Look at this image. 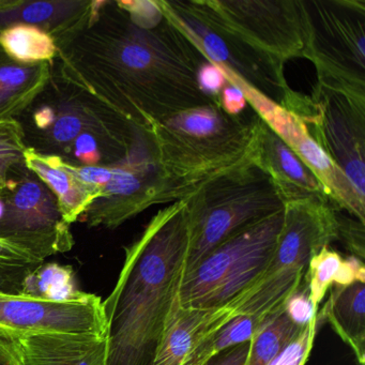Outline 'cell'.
Masks as SVG:
<instances>
[{
    "label": "cell",
    "mask_w": 365,
    "mask_h": 365,
    "mask_svg": "<svg viewBox=\"0 0 365 365\" xmlns=\"http://www.w3.org/2000/svg\"><path fill=\"white\" fill-rule=\"evenodd\" d=\"M57 48L59 76L138 129L219 102L198 85L202 53L168 19L140 26L118 1H93L86 25Z\"/></svg>",
    "instance_id": "cell-1"
},
{
    "label": "cell",
    "mask_w": 365,
    "mask_h": 365,
    "mask_svg": "<svg viewBox=\"0 0 365 365\" xmlns=\"http://www.w3.org/2000/svg\"><path fill=\"white\" fill-rule=\"evenodd\" d=\"M187 198L172 202L125 249V262L103 301L104 365H153L185 273Z\"/></svg>",
    "instance_id": "cell-2"
},
{
    "label": "cell",
    "mask_w": 365,
    "mask_h": 365,
    "mask_svg": "<svg viewBox=\"0 0 365 365\" xmlns=\"http://www.w3.org/2000/svg\"><path fill=\"white\" fill-rule=\"evenodd\" d=\"M262 120L219 102L164 119L150 132L164 174L191 195L200 183L259 160Z\"/></svg>",
    "instance_id": "cell-3"
},
{
    "label": "cell",
    "mask_w": 365,
    "mask_h": 365,
    "mask_svg": "<svg viewBox=\"0 0 365 365\" xmlns=\"http://www.w3.org/2000/svg\"><path fill=\"white\" fill-rule=\"evenodd\" d=\"M284 208L285 202L259 160L200 183L187 197L185 272L230 237Z\"/></svg>",
    "instance_id": "cell-4"
},
{
    "label": "cell",
    "mask_w": 365,
    "mask_h": 365,
    "mask_svg": "<svg viewBox=\"0 0 365 365\" xmlns=\"http://www.w3.org/2000/svg\"><path fill=\"white\" fill-rule=\"evenodd\" d=\"M337 227L336 210L330 200L312 197L286 202L270 264L237 307V314L266 322L284 309L287 299L303 283L312 257L339 240Z\"/></svg>",
    "instance_id": "cell-5"
},
{
    "label": "cell",
    "mask_w": 365,
    "mask_h": 365,
    "mask_svg": "<svg viewBox=\"0 0 365 365\" xmlns=\"http://www.w3.org/2000/svg\"><path fill=\"white\" fill-rule=\"evenodd\" d=\"M283 219L284 210L245 228L209 252L183 275L179 305L183 309L230 305L236 309L266 273Z\"/></svg>",
    "instance_id": "cell-6"
},
{
    "label": "cell",
    "mask_w": 365,
    "mask_h": 365,
    "mask_svg": "<svg viewBox=\"0 0 365 365\" xmlns=\"http://www.w3.org/2000/svg\"><path fill=\"white\" fill-rule=\"evenodd\" d=\"M303 57L317 85L365 99L364 0H299Z\"/></svg>",
    "instance_id": "cell-7"
},
{
    "label": "cell",
    "mask_w": 365,
    "mask_h": 365,
    "mask_svg": "<svg viewBox=\"0 0 365 365\" xmlns=\"http://www.w3.org/2000/svg\"><path fill=\"white\" fill-rule=\"evenodd\" d=\"M164 16L176 26L209 63L219 66L230 84L245 85L294 114L307 97L289 88L284 65L252 48L200 14L192 0H157Z\"/></svg>",
    "instance_id": "cell-8"
},
{
    "label": "cell",
    "mask_w": 365,
    "mask_h": 365,
    "mask_svg": "<svg viewBox=\"0 0 365 365\" xmlns=\"http://www.w3.org/2000/svg\"><path fill=\"white\" fill-rule=\"evenodd\" d=\"M110 168L112 177L81 217L88 227L115 230L149 207L190 196L164 174L150 132L140 131L127 155Z\"/></svg>",
    "instance_id": "cell-9"
},
{
    "label": "cell",
    "mask_w": 365,
    "mask_h": 365,
    "mask_svg": "<svg viewBox=\"0 0 365 365\" xmlns=\"http://www.w3.org/2000/svg\"><path fill=\"white\" fill-rule=\"evenodd\" d=\"M192 3L207 19L283 65L303 57L299 0H192Z\"/></svg>",
    "instance_id": "cell-10"
},
{
    "label": "cell",
    "mask_w": 365,
    "mask_h": 365,
    "mask_svg": "<svg viewBox=\"0 0 365 365\" xmlns=\"http://www.w3.org/2000/svg\"><path fill=\"white\" fill-rule=\"evenodd\" d=\"M10 178L0 193L5 213L0 220V239L44 262L73 247L70 224L63 220L56 197L39 178Z\"/></svg>",
    "instance_id": "cell-11"
},
{
    "label": "cell",
    "mask_w": 365,
    "mask_h": 365,
    "mask_svg": "<svg viewBox=\"0 0 365 365\" xmlns=\"http://www.w3.org/2000/svg\"><path fill=\"white\" fill-rule=\"evenodd\" d=\"M312 95L309 132L365 200V99L319 85Z\"/></svg>",
    "instance_id": "cell-12"
},
{
    "label": "cell",
    "mask_w": 365,
    "mask_h": 365,
    "mask_svg": "<svg viewBox=\"0 0 365 365\" xmlns=\"http://www.w3.org/2000/svg\"><path fill=\"white\" fill-rule=\"evenodd\" d=\"M37 332H83L106 336L103 301L80 292L65 301L0 292V335L11 341Z\"/></svg>",
    "instance_id": "cell-13"
},
{
    "label": "cell",
    "mask_w": 365,
    "mask_h": 365,
    "mask_svg": "<svg viewBox=\"0 0 365 365\" xmlns=\"http://www.w3.org/2000/svg\"><path fill=\"white\" fill-rule=\"evenodd\" d=\"M242 93L252 110L311 168L335 210L347 211L365 224V200L358 195L345 175L316 142L307 123L254 89L245 88Z\"/></svg>",
    "instance_id": "cell-14"
},
{
    "label": "cell",
    "mask_w": 365,
    "mask_h": 365,
    "mask_svg": "<svg viewBox=\"0 0 365 365\" xmlns=\"http://www.w3.org/2000/svg\"><path fill=\"white\" fill-rule=\"evenodd\" d=\"M236 316L230 305L183 309L177 298L153 365H208L215 356V335Z\"/></svg>",
    "instance_id": "cell-15"
},
{
    "label": "cell",
    "mask_w": 365,
    "mask_h": 365,
    "mask_svg": "<svg viewBox=\"0 0 365 365\" xmlns=\"http://www.w3.org/2000/svg\"><path fill=\"white\" fill-rule=\"evenodd\" d=\"M11 341L22 365H104V335L37 332Z\"/></svg>",
    "instance_id": "cell-16"
},
{
    "label": "cell",
    "mask_w": 365,
    "mask_h": 365,
    "mask_svg": "<svg viewBox=\"0 0 365 365\" xmlns=\"http://www.w3.org/2000/svg\"><path fill=\"white\" fill-rule=\"evenodd\" d=\"M91 3L87 0H0V31L14 25H31L50 34L57 46L86 25Z\"/></svg>",
    "instance_id": "cell-17"
},
{
    "label": "cell",
    "mask_w": 365,
    "mask_h": 365,
    "mask_svg": "<svg viewBox=\"0 0 365 365\" xmlns=\"http://www.w3.org/2000/svg\"><path fill=\"white\" fill-rule=\"evenodd\" d=\"M259 161L285 204L312 197L330 200L311 168L264 121L260 133Z\"/></svg>",
    "instance_id": "cell-18"
},
{
    "label": "cell",
    "mask_w": 365,
    "mask_h": 365,
    "mask_svg": "<svg viewBox=\"0 0 365 365\" xmlns=\"http://www.w3.org/2000/svg\"><path fill=\"white\" fill-rule=\"evenodd\" d=\"M25 166L54 194L63 220L71 225L81 219L100 191L78 181L63 166V159L31 148L25 151Z\"/></svg>",
    "instance_id": "cell-19"
},
{
    "label": "cell",
    "mask_w": 365,
    "mask_h": 365,
    "mask_svg": "<svg viewBox=\"0 0 365 365\" xmlns=\"http://www.w3.org/2000/svg\"><path fill=\"white\" fill-rule=\"evenodd\" d=\"M52 63H22L0 46V120L20 117L46 88Z\"/></svg>",
    "instance_id": "cell-20"
},
{
    "label": "cell",
    "mask_w": 365,
    "mask_h": 365,
    "mask_svg": "<svg viewBox=\"0 0 365 365\" xmlns=\"http://www.w3.org/2000/svg\"><path fill=\"white\" fill-rule=\"evenodd\" d=\"M337 335L351 348L359 365H365V283L333 285L322 309Z\"/></svg>",
    "instance_id": "cell-21"
},
{
    "label": "cell",
    "mask_w": 365,
    "mask_h": 365,
    "mask_svg": "<svg viewBox=\"0 0 365 365\" xmlns=\"http://www.w3.org/2000/svg\"><path fill=\"white\" fill-rule=\"evenodd\" d=\"M304 279L309 288V300L314 307H318L333 285L365 283L364 262L352 255L343 258L336 251L324 247L309 260Z\"/></svg>",
    "instance_id": "cell-22"
},
{
    "label": "cell",
    "mask_w": 365,
    "mask_h": 365,
    "mask_svg": "<svg viewBox=\"0 0 365 365\" xmlns=\"http://www.w3.org/2000/svg\"><path fill=\"white\" fill-rule=\"evenodd\" d=\"M0 46L14 61L22 63H53L58 55L54 38L31 25L18 24L0 31Z\"/></svg>",
    "instance_id": "cell-23"
},
{
    "label": "cell",
    "mask_w": 365,
    "mask_h": 365,
    "mask_svg": "<svg viewBox=\"0 0 365 365\" xmlns=\"http://www.w3.org/2000/svg\"><path fill=\"white\" fill-rule=\"evenodd\" d=\"M303 329L296 326L284 309L277 312L250 341L249 356L245 365L270 364Z\"/></svg>",
    "instance_id": "cell-24"
},
{
    "label": "cell",
    "mask_w": 365,
    "mask_h": 365,
    "mask_svg": "<svg viewBox=\"0 0 365 365\" xmlns=\"http://www.w3.org/2000/svg\"><path fill=\"white\" fill-rule=\"evenodd\" d=\"M80 292L70 267L44 262L27 275L22 289L23 294L53 301L69 300Z\"/></svg>",
    "instance_id": "cell-25"
},
{
    "label": "cell",
    "mask_w": 365,
    "mask_h": 365,
    "mask_svg": "<svg viewBox=\"0 0 365 365\" xmlns=\"http://www.w3.org/2000/svg\"><path fill=\"white\" fill-rule=\"evenodd\" d=\"M24 132L18 119L0 120V183L5 187L11 174L26 170Z\"/></svg>",
    "instance_id": "cell-26"
},
{
    "label": "cell",
    "mask_w": 365,
    "mask_h": 365,
    "mask_svg": "<svg viewBox=\"0 0 365 365\" xmlns=\"http://www.w3.org/2000/svg\"><path fill=\"white\" fill-rule=\"evenodd\" d=\"M266 322L251 315H238L232 318L215 335L213 343L215 356L228 348L250 343Z\"/></svg>",
    "instance_id": "cell-27"
},
{
    "label": "cell",
    "mask_w": 365,
    "mask_h": 365,
    "mask_svg": "<svg viewBox=\"0 0 365 365\" xmlns=\"http://www.w3.org/2000/svg\"><path fill=\"white\" fill-rule=\"evenodd\" d=\"M324 320L322 312L317 313L315 319L305 327L269 365H304L313 348L318 329Z\"/></svg>",
    "instance_id": "cell-28"
},
{
    "label": "cell",
    "mask_w": 365,
    "mask_h": 365,
    "mask_svg": "<svg viewBox=\"0 0 365 365\" xmlns=\"http://www.w3.org/2000/svg\"><path fill=\"white\" fill-rule=\"evenodd\" d=\"M284 311L296 326L305 328L309 326L317 315V307H314L309 300V288L303 279L300 287L287 299L284 305Z\"/></svg>",
    "instance_id": "cell-29"
},
{
    "label": "cell",
    "mask_w": 365,
    "mask_h": 365,
    "mask_svg": "<svg viewBox=\"0 0 365 365\" xmlns=\"http://www.w3.org/2000/svg\"><path fill=\"white\" fill-rule=\"evenodd\" d=\"M339 224V240H341L352 256L364 262L365 257V224L358 220L339 215L336 210Z\"/></svg>",
    "instance_id": "cell-30"
},
{
    "label": "cell",
    "mask_w": 365,
    "mask_h": 365,
    "mask_svg": "<svg viewBox=\"0 0 365 365\" xmlns=\"http://www.w3.org/2000/svg\"><path fill=\"white\" fill-rule=\"evenodd\" d=\"M197 80L200 91L211 98H219L227 83L221 68L212 63L202 65L198 71Z\"/></svg>",
    "instance_id": "cell-31"
},
{
    "label": "cell",
    "mask_w": 365,
    "mask_h": 365,
    "mask_svg": "<svg viewBox=\"0 0 365 365\" xmlns=\"http://www.w3.org/2000/svg\"><path fill=\"white\" fill-rule=\"evenodd\" d=\"M219 103L222 110L232 116L242 114L247 106V99L242 91L228 82L220 93Z\"/></svg>",
    "instance_id": "cell-32"
},
{
    "label": "cell",
    "mask_w": 365,
    "mask_h": 365,
    "mask_svg": "<svg viewBox=\"0 0 365 365\" xmlns=\"http://www.w3.org/2000/svg\"><path fill=\"white\" fill-rule=\"evenodd\" d=\"M249 351L250 343L240 344L220 352L208 365H245Z\"/></svg>",
    "instance_id": "cell-33"
},
{
    "label": "cell",
    "mask_w": 365,
    "mask_h": 365,
    "mask_svg": "<svg viewBox=\"0 0 365 365\" xmlns=\"http://www.w3.org/2000/svg\"><path fill=\"white\" fill-rule=\"evenodd\" d=\"M0 365H22L14 343L3 335H0Z\"/></svg>",
    "instance_id": "cell-34"
},
{
    "label": "cell",
    "mask_w": 365,
    "mask_h": 365,
    "mask_svg": "<svg viewBox=\"0 0 365 365\" xmlns=\"http://www.w3.org/2000/svg\"><path fill=\"white\" fill-rule=\"evenodd\" d=\"M4 213H5V202L3 198L0 197V220L4 217Z\"/></svg>",
    "instance_id": "cell-35"
},
{
    "label": "cell",
    "mask_w": 365,
    "mask_h": 365,
    "mask_svg": "<svg viewBox=\"0 0 365 365\" xmlns=\"http://www.w3.org/2000/svg\"><path fill=\"white\" fill-rule=\"evenodd\" d=\"M4 185L0 183V193H1V191H3Z\"/></svg>",
    "instance_id": "cell-36"
}]
</instances>
